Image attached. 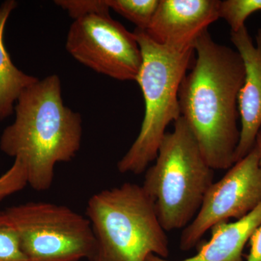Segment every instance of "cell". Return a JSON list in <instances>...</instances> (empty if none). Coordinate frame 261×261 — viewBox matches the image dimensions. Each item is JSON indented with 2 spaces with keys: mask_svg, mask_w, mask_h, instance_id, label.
Listing matches in <instances>:
<instances>
[{
  "mask_svg": "<svg viewBox=\"0 0 261 261\" xmlns=\"http://www.w3.org/2000/svg\"><path fill=\"white\" fill-rule=\"evenodd\" d=\"M142 55L137 81L145 101V116L140 134L117 164L121 173L141 174L153 162L166 128L181 116L178 92L195 54V45H161L145 31L136 29Z\"/></svg>",
  "mask_w": 261,
  "mask_h": 261,
  "instance_id": "obj_4",
  "label": "cell"
},
{
  "mask_svg": "<svg viewBox=\"0 0 261 261\" xmlns=\"http://www.w3.org/2000/svg\"><path fill=\"white\" fill-rule=\"evenodd\" d=\"M0 261H28L4 211H0Z\"/></svg>",
  "mask_w": 261,
  "mask_h": 261,
  "instance_id": "obj_15",
  "label": "cell"
},
{
  "mask_svg": "<svg viewBox=\"0 0 261 261\" xmlns=\"http://www.w3.org/2000/svg\"><path fill=\"white\" fill-rule=\"evenodd\" d=\"M110 9L145 31L153 18L159 0H106Z\"/></svg>",
  "mask_w": 261,
  "mask_h": 261,
  "instance_id": "obj_13",
  "label": "cell"
},
{
  "mask_svg": "<svg viewBox=\"0 0 261 261\" xmlns=\"http://www.w3.org/2000/svg\"><path fill=\"white\" fill-rule=\"evenodd\" d=\"M261 11V0H224L220 1L219 18L227 22L231 32L245 27V21L254 13Z\"/></svg>",
  "mask_w": 261,
  "mask_h": 261,
  "instance_id": "obj_14",
  "label": "cell"
},
{
  "mask_svg": "<svg viewBox=\"0 0 261 261\" xmlns=\"http://www.w3.org/2000/svg\"><path fill=\"white\" fill-rule=\"evenodd\" d=\"M55 3L74 20L89 15L110 13L106 0H58Z\"/></svg>",
  "mask_w": 261,
  "mask_h": 261,
  "instance_id": "obj_17",
  "label": "cell"
},
{
  "mask_svg": "<svg viewBox=\"0 0 261 261\" xmlns=\"http://www.w3.org/2000/svg\"><path fill=\"white\" fill-rule=\"evenodd\" d=\"M28 261H92L95 239L90 222L70 207L29 202L4 211Z\"/></svg>",
  "mask_w": 261,
  "mask_h": 261,
  "instance_id": "obj_6",
  "label": "cell"
},
{
  "mask_svg": "<svg viewBox=\"0 0 261 261\" xmlns=\"http://www.w3.org/2000/svg\"><path fill=\"white\" fill-rule=\"evenodd\" d=\"M249 242L250 250L246 261H261V224L252 233Z\"/></svg>",
  "mask_w": 261,
  "mask_h": 261,
  "instance_id": "obj_18",
  "label": "cell"
},
{
  "mask_svg": "<svg viewBox=\"0 0 261 261\" xmlns=\"http://www.w3.org/2000/svg\"><path fill=\"white\" fill-rule=\"evenodd\" d=\"M219 0H159L148 37L161 45L185 47L219 18Z\"/></svg>",
  "mask_w": 261,
  "mask_h": 261,
  "instance_id": "obj_9",
  "label": "cell"
},
{
  "mask_svg": "<svg viewBox=\"0 0 261 261\" xmlns=\"http://www.w3.org/2000/svg\"><path fill=\"white\" fill-rule=\"evenodd\" d=\"M255 147L258 151L259 160H260V164L261 166V128L259 130L258 135L257 136L256 142H255Z\"/></svg>",
  "mask_w": 261,
  "mask_h": 261,
  "instance_id": "obj_19",
  "label": "cell"
},
{
  "mask_svg": "<svg viewBox=\"0 0 261 261\" xmlns=\"http://www.w3.org/2000/svg\"><path fill=\"white\" fill-rule=\"evenodd\" d=\"M15 0H7L0 6V120L14 113L15 103L20 94L35 84L39 79L27 74L12 61L4 44L5 25L10 14L16 8Z\"/></svg>",
  "mask_w": 261,
  "mask_h": 261,
  "instance_id": "obj_12",
  "label": "cell"
},
{
  "mask_svg": "<svg viewBox=\"0 0 261 261\" xmlns=\"http://www.w3.org/2000/svg\"><path fill=\"white\" fill-rule=\"evenodd\" d=\"M86 216L95 239L92 261H145L151 254L169 255L166 231L142 185L127 182L94 194Z\"/></svg>",
  "mask_w": 261,
  "mask_h": 261,
  "instance_id": "obj_3",
  "label": "cell"
},
{
  "mask_svg": "<svg viewBox=\"0 0 261 261\" xmlns=\"http://www.w3.org/2000/svg\"><path fill=\"white\" fill-rule=\"evenodd\" d=\"M197 58L182 80L180 113L214 170L234 164L240 140L238 95L245 66L238 51L218 44L208 30L196 39Z\"/></svg>",
  "mask_w": 261,
  "mask_h": 261,
  "instance_id": "obj_1",
  "label": "cell"
},
{
  "mask_svg": "<svg viewBox=\"0 0 261 261\" xmlns=\"http://www.w3.org/2000/svg\"><path fill=\"white\" fill-rule=\"evenodd\" d=\"M65 48L82 64L119 81H137L142 63L135 33L111 18L110 13L74 20Z\"/></svg>",
  "mask_w": 261,
  "mask_h": 261,
  "instance_id": "obj_7",
  "label": "cell"
},
{
  "mask_svg": "<svg viewBox=\"0 0 261 261\" xmlns=\"http://www.w3.org/2000/svg\"><path fill=\"white\" fill-rule=\"evenodd\" d=\"M260 224L261 204L243 219L222 223L211 228L210 241L202 245L194 256L170 260L151 254L145 261H244V248Z\"/></svg>",
  "mask_w": 261,
  "mask_h": 261,
  "instance_id": "obj_11",
  "label": "cell"
},
{
  "mask_svg": "<svg viewBox=\"0 0 261 261\" xmlns=\"http://www.w3.org/2000/svg\"><path fill=\"white\" fill-rule=\"evenodd\" d=\"M154 161L142 186L153 200L165 231L184 229L200 210L214 183V170L181 116L173 132L164 135Z\"/></svg>",
  "mask_w": 261,
  "mask_h": 261,
  "instance_id": "obj_5",
  "label": "cell"
},
{
  "mask_svg": "<svg viewBox=\"0 0 261 261\" xmlns=\"http://www.w3.org/2000/svg\"><path fill=\"white\" fill-rule=\"evenodd\" d=\"M28 185L27 170L23 163L15 159L11 167L0 176V202L21 191Z\"/></svg>",
  "mask_w": 261,
  "mask_h": 261,
  "instance_id": "obj_16",
  "label": "cell"
},
{
  "mask_svg": "<svg viewBox=\"0 0 261 261\" xmlns=\"http://www.w3.org/2000/svg\"><path fill=\"white\" fill-rule=\"evenodd\" d=\"M231 40L243 59L245 78L238 95L241 128L234 163L255 147L261 128V29L253 42L246 27L231 32Z\"/></svg>",
  "mask_w": 261,
  "mask_h": 261,
  "instance_id": "obj_10",
  "label": "cell"
},
{
  "mask_svg": "<svg viewBox=\"0 0 261 261\" xmlns=\"http://www.w3.org/2000/svg\"><path fill=\"white\" fill-rule=\"evenodd\" d=\"M228 169L213 183L195 219L184 228L179 240L183 251L197 246L216 225L243 219L261 204V166L256 147Z\"/></svg>",
  "mask_w": 261,
  "mask_h": 261,
  "instance_id": "obj_8",
  "label": "cell"
},
{
  "mask_svg": "<svg viewBox=\"0 0 261 261\" xmlns=\"http://www.w3.org/2000/svg\"><path fill=\"white\" fill-rule=\"evenodd\" d=\"M14 112L15 121L2 134L0 149L23 163L33 190L47 191L54 181L56 165L70 162L80 151L82 116L65 106L56 74L24 90Z\"/></svg>",
  "mask_w": 261,
  "mask_h": 261,
  "instance_id": "obj_2",
  "label": "cell"
}]
</instances>
